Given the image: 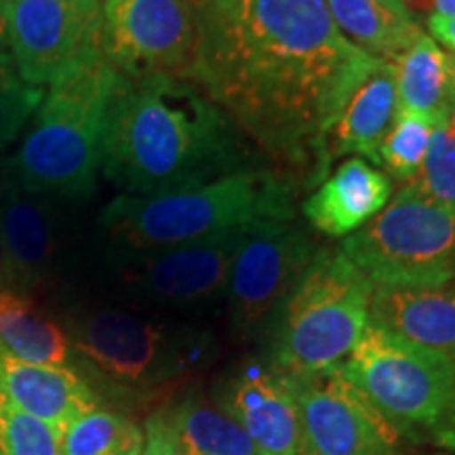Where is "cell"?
<instances>
[{
  "label": "cell",
  "mask_w": 455,
  "mask_h": 455,
  "mask_svg": "<svg viewBox=\"0 0 455 455\" xmlns=\"http://www.w3.org/2000/svg\"><path fill=\"white\" fill-rule=\"evenodd\" d=\"M11 178H13V171H11L9 161H0V204H3V198L7 195Z\"/></svg>",
  "instance_id": "cell-32"
},
{
  "label": "cell",
  "mask_w": 455,
  "mask_h": 455,
  "mask_svg": "<svg viewBox=\"0 0 455 455\" xmlns=\"http://www.w3.org/2000/svg\"><path fill=\"white\" fill-rule=\"evenodd\" d=\"M373 289L341 249H316L275 316L272 365L293 379L339 369L369 327Z\"/></svg>",
  "instance_id": "cell-5"
},
{
  "label": "cell",
  "mask_w": 455,
  "mask_h": 455,
  "mask_svg": "<svg viewBox=\"0 0 455 455\" xmlns=\"http://www.w3.org/2000/svg\"><path fill=\"white\" fill-rule=\"evenodd\" d=\"M140 455H181L173 439H171L163 411L148 419L144 449H141Z\"/></svg>",
  "instance_id": "cell-29"
},
{
  "label": "cell",
  "mask_w": 455,
  "mask_h": 455,
  "mask_svg": "<svg viewBox=\"0 0 455 455\" xmlns=\"http://www.w3.org/2000/svg\"><path fill=\"white\" fill-rule=\"evenodd\" d=\"M392 181L365 158H348L306 198L304 215L323 235H355L388 204Z\"/></svg>",
  "instance_id": "cell-15"
},
{
  "label": "cell",
  "mask_w": 455,
  "mask_h": 455,
  "mask_svg": "<svg viewBox=\"0 0 455 455\" xmlns=\"http://www.w3.org/2000/svg\"><path fill=\"white\" fill-rule=\"evenodd\" d=\"M101 169L124 195L152 196L203 186L244 167L236 127L190 78L123 76Z\"/></svg>",
  "instance_id": "cell-2"
},
{
  "label": "cell",
  "mask_w": 455,
  "mask_h": 455,
  "mask_svg": "<svg viewBox=\"0 0 455 455\" xmlns=\"http://www.w3.org/2000/svg\"><path fill=\"white\" fill-rule=\"evenodd\" d=\"M338 30L378 60L395 61L422 36L413 17L398 13L379 0H325Z\"/></svg>",
  "instance_id": "cell-23"
},
{
  "label": "cell",
  "mask_w": 455,
  "mask_h": 455,
  "mask_svg": "<svg viewBox=\"0 0 455 455\" xmlns=\"http://www.w3.org/2000/svg\"><path fill=\"white\" fill-rule=\"evenodd\" d=\"M428 30L435 41L443 43L447 49H451L455 53V15L453 17L430 15L428 17Z\"/></svg>",
  "instance_id": "cell-30"
},
{
  "label": "cell",
  "mask_w": 455,
  "mask_h": 455,
  "mask_svg": "<svg viewBox=\"0 0 455 455\" xmlns=\"http://www.w3.org/2000/svg\"><path fill=\"white\" fill-rule=\"evenodd\" d=\"M396 116L395 68L382 61L355 91L339 121L329 133L323 155V171L335 156L361 155L367 163L379 164V146ZM325 180V178H323Z\"/></svg>",
  "instance_id": "cell-18"
},
{
  "label": "cell",
  "mask_w": 455,
  "mask_h": 455,
  "mask_svg": "<svg viewBox=\"0 0 455 455\" xmlns=\"http://www.w3.org/2000/svg\"><path fill=\"white\" fill-rule=\"evenodd\" d=\"M70 350L68 333L34 301L0 291V358L64 367Z\"/></svg>",
  "instance_id": "cell-21"
},
{
  "label": "cell",
  "mask_w": 455,
  "mask_h": 455,
  "mask_svg": "<svg viewBox=\"0 0 455 455\" xmlns=\"http://www.w3.org/2000/svg\"><path fill=\"white\" fill-rule=\"evenodd\" d=\"M339 371L403 441L455 451L451 358L369 325Z\"/></svg>",
  "instance_id": "cell-6"
},
{
  "label": "cell",
  "mask_w": 455,
  "mask_h": 455,
  "mask_svg": "<svg viewBox=\"0 0 455 455\" xmlns=\"http://www.w3.org/2000/svg\"><path fill=\"white\" fill-rule=\"evenodd\" d=\"M61 432L0 395V455H60Z\"/></svg>",
  "instance_id": "cell-26"
},
{
  "label": "cell",
  "mask_w": 455,
  "mask_h": 455,
  "mask_svg": "<svg viewBox=\"0 0 455 455\" xmlns=\"http://www.w3.org/2000/svg\"><path fill=\"white\" fill-rule=\"evenodd\" d=\"M190 81L272 156L315 161L382 60L350 43L325 0H204Z\"/></svg>",
  "instance_id": "cell-1"
},
{
  "label": "cell",
  "mask_w": 455,
  "mask_h": 455,
  "mask_svg": "<svg viewBox=\"0 0 455 455\" xmlns=\"http://www.w3.org/2000/svg\"><path fill=\"white\" fill-rule=\"evenodd\" d=\"M44 100L43 87L26 83L11 53H0V150L17 140Z\"/></svg>",
  "instance_id": "cell-27"
},
{
  "label": "cell",
  "mask_w": 455,
  "mask_h": 455,
  "mask_svg": "<svg viewBox=\"0 0 455 455\" xmlns=\"http://www.w3.org/2000/svg\"><path fill=\"white\" fill-rule=\"evenodd\" d=\"M396 114H418L443 124L455 114V55L422 36L392 61Z\"/></svg>",
  "instance_id": "cell-19"
},
{
  "label": "cell",
  "mask_w": 455,
  "mask_h": 455,
  "mask_svg": "<svg viewBox=\"0 0 455 455\" xmlns=\"http://www.w3.org/2000/svg\"><path fill=\"white\" fill-rule=\"evenodd\" d=\"M121 83L123 74L98 49L51 84L32 131L9 161L26 192L68 198L93 195Z\"/></svg>",
  "instance_id": "cell-4"
},
{
  "label": "cell",
  "mask_w": 455,
  "mask_h": 455,
  "mask_svg": "<svg viewBox=\"0 0 455 455\" xmlns=\"http://www.w3.org/2000/svg\"><path fill=\"white\" fill-rule=\"evenodd\" d=\"M4 3H7V0H0V53H7V49H9L7 15H4Z\"/></svg>",
  "instance_id": "cell-33"
},
{
  "label": "cell",
  "mask_w": 455,
  "mask_h": 455,
  "mask_svg": "<svg viewBox=\"0 0 455 455\" xmlns=\"http://www.w3.org/2000/svg\"><path fill=\"white\" fill-rule=\"evenodd\" d=\"M289 379L298 405L299 455H407L398 432L339 369Z\"/></svg>",
  "instance_id": "cell-12"
},
{
  "label": "cell",
  "mask_w": 455,
  "mask_h": 455,
  "mask_svg": "<svg viewBox=\"0 0 455 455\" xmlns=\"http://www.w3.org/2000/svg\"><path fill=\"white\" fill-rule=\"evenodd\" d=\"M0 236L11 266V276L34 281L49 268L55 251V226L47 201L30 195L15 175L0 204Z\"/></svg>",
  "instance_id": "cell-20"
},
{
  "label": "cell",
  "mask_w": 455,
  "mask_h": 455,
  "mask_svg": "<svg viewBox=\"0 0 455 455\" xmlns=\"http://www.w3.org/2000/svg\"><path fill=\"white\" fill-rule=\"evenodd\" d=\"M11 276V266H9V258H7V249H4L3 236H0V284L7 283Z\"/></svg>",
  "instance_id": "cell-34"
},
{
  "label": "cell",
  "mask_w": 455,
  "mask_h": 455,
  "mask_svg": "<svg viewBox=\"0 0 455 455\" xmlns=\"http://www.w3.org/2000/svg\"><path fill=\"white\" fill-rule=\"evenodd\" d=\"M181 455H266L226 411L204 396L190 395L163 411Z\"/></svg>",
  "instance_id": "cell-22"
},
{
  "label": "cell",
  "mask_w": 455,
  "mask_h": 455,
  "mask_svg": "<svg viewBox=\"0 0 455 455\" xmlns=\"http://www.w3.org/2000/svg\"><path fill=\"white\" fill-rule=\"evenodd\" d=\"M413 184L432 201L455 209V114L432 133L428 155Z\"/></svg>",
  "instance_id": "cell-28"
},
{
  "label": "cell",
  "mask_w": 455,
  "mask_h": 455,
  "mask_svg": "<svg viewBox=\"0 0 455 455\" xmlns=\"http://www.w3.org/2000/svg\"><path fill=\"white\" fill-rule=\"evenodd\" d=\"M379 3L386 4V7L392 9V11H398V13L409 15L407 11H405V7H403V0H379ZM409 17H411V15H409Z\"/></svg>",
  "instance_id": "cell-35"
},
{
  "label": "cell",
  "mask_w": 455,
  "mask_h": 455,
  "mask_svg": "<svg viewBox=\"0 0 455 455\" xmlns=\"http://www.w3.org/2000/svg\"><path fill=\"white\" fill-rule=\"evenodd\" d=\"M315 253L310 235L293 220L249 226L238 243L226 289L235 331L251 335L276 316Z\"/></svg>",
  "instance_id": "cell-10"
},
{
  "label": "cell",
  "mask_w": 455,
  "mask_h": 455,
  "mask_svg": "<svg viewBox=\"0 0 455 455\" xmlns=\"http://www.w3.org/2000/svg\"><path fill=\"white\" fill-rule=\"evenodd\" d=\"M293 215L287 180L272 171L241 169L186 190L116 196L101 212L100 226L118 251L141 255Z\"/></svg>",
  "instance_id": "cell-3"
},
{
  "label": "cell",
  "mask_w": 455,
  "mask_h": 455,
  "mask_svg": "<svg viewBox=\"0 0 455 455\" xmlns=\"http://www.w3.org/2000/svg\"><path fill=\"white\" fill-rule=\"evenodd\" d=\"M4 15L9 53L34 87H51L101 49V0H7Z\"/></svg>",
  "instance_id": "cell-11"
},
{
  "label": "cell",
  "mask_w": 455,
  "mask_h": 455,
  "mask_svg": "<svg viewBox=\"0 0 455 455\" xmlns=\"http://www.w3.org/2000/svg\"><path fill=\"white\" fill-rule=\"evenodd\" d=\"M436 127L439 124L418 114H396L395 127H390L379 146V164L386 169L384 173L407 184L418 178Z\"/></svg>",
  "instance_id": "cell-25"
},
{
  "label": "cell",
  "mask_w": 455,
  "mask_h": 455,
  "mask_svg": "<svg viewBox=\"0 0 455 455\" xmlns=\"http://www.w3.org/2000/svg\"><path fill=\"white\" fill-rule=\"evenodd\" d=\"M196 38V11L184 0H101V53L129 81L188 78Z\"/></svg>",
  "instance_id": "cell-9"
},
{
  "label": "cell",
  "mask_w": 455,
  "mask_h": 455,
  "mask_svg": "<svg viewBox=\"0 0 455 455\" xmlns=\"http://www.w3.org/2000/svg\"><path fill=\"white\" fill-rule=\"evenodd\" d=\"M213 403L230 415L266 455H299L293 386L275 365L244 363L221 379Z\"/></svg>",
  "instance_id": "cell-14"
},
{
  "label": "cell",
  "mask_w": 455,
  "mask_h": 455,
  "mask_svg": "<svg viewBox=\"0 0 455 455\" xmlns=\"http://www.w3.org/2000/svg\"><path fill=\"white\" fill-rule=\"evenodd\" d=\"M184 3L188 4V7H192L198 13V11H201V7H203L204 0H184Z\"/></svg>",
  "instance_id": "cell-36"
},
{
  "label": "cell",
  "mask_w": 455,
  "mask_h": 455,
  "mask_svg": "<svg viewBox=\"0 0 455 455\" xmlns=\"http://www.w3.org/2000/svg\"><path fill=\"white\" fill-rule=\"evenodd\" d=\"M146 435L121 413L93 409L61 436L60 455H140Z\"/></svg>",
  "instance_id": "cell-24"
},
{
  "label": "cell",
  "mask_w": 455,
  "mask_h": 455,
  "mask_svg": "<svg viewBox=\"0 0 455 455\" xmlns=\"http://www.w3.org/2000/svg\"><path fill=\"white\" fill-rule=\"evenodd\" d=\"M432 15L453 17L455 15V0H432Z\"/></svg>",
  "instance_id": "cell-31"
},
{
  "label": "cell",
  "mask_w": 455,
  "mask_h": 455,
  "mask_svg": "<svg viewBox=\"0 0 455 455\" xmlns=\"http://www.w3.org/2000/svg\"><path fill=\"white\" fill-rule=\"evenodd\" d=\"M74 350L108 382L146 388L207 365L213 355L204 333H173L161 323L121 308H104L74 329Z\"/></svg>",
  "instance_id": "cell-8"
},
{
  "label": "cell",
  "mask_w": 455,
  "mask_h": 455,
  "mask_svg": "<svg viewBox=\"0 0 455 455\" xmlns=\"http://www.w3.org/2000/svg\"><path fill=\"white\" fill-rule=\"evenodd\" d=\"M247 228L221 232L204 241L131 255L127 278L152 299L195 306L226 293L238 243Z\"/></svg>",
  "instance_id": "cell-13"
},
{
  "label": "cell",
  "mask_w": 455,
  "mask_h": 455,
  "mask_svg": "<svg viewBox=\"0 0 455 455\" xmlns=\"http://www.w3.org/2000/svg\"><path fill=\"white\" fill-rule=\"evenodd\" d=\"M0 395L61 435L83 415L98 409L95 392L72 369L30 365L11 358H0Z\"/></svg>",
  "instance_id": "cell-16"
},
{
  "label": "cell",
  "mask_w": 455,
  "mask_h": 455,
  "mask_svg": "<svg viewBox=\"0 0 455 455\" xmlns=\"http://www.w3.org/2000/svg\"><path fill=\"white\" fill-rule=\"evenodd\" d=\"M341 251L375 287L445 289L455 281V209L432 201L413 181Z\"/></svg>",
  "instance_id": "cell-7"
},
{
  "label": "cell",
  "mask_w": 455,
  "mask_h": 455,
  "mask_svg": "<svg viewBox=\"0 0 455 455\" xmlns=\"http://www.w3.org/2000/svg\"><path fill=\"white\" fill-rule=\"evenodd\" d=\"M369 325L455 363V289L375 287L369 301Z\"/></svg>",
  "instance_id": "cell-17"
}]
</instances>
